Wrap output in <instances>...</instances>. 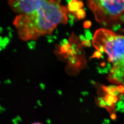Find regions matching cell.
I'll list each match as a JSON object with an SVG mask.
<instances>
[{"label":"cell","instance_id":"8992f818","mask_svg":"<svg viewBox=\"0 0 124 124\" xmlns=\"http://www.w3.org/2000/svg\"><path fill=\"white\" fill-rule=\"evenodd\" d=\"M42 124L41 123H38V122H36V123H34L33 124Z\"/></svg>","mask_w":124,"mask_h":124},{"label":"cell","instance_id":"7a4b0ae2","mask_svg":"<svg viewBox=\"0 0 124 124\" xmlns=\"http://www.w3.org/2000/svg\"><path fill=\"white\" fill-rule=\"evenodd\" d=\"M93 44L97 52L94 58L102 59L99 71L108 75L115 84L124 82V36L101 28L95 32Z\"/></svg>","mask_w":124,"mask_h":124},{"label":"cell","instance_id":"277c9868","mask_svg":"<svg viewBox=\"0 0 124 124\" xmlns=\"http://www.w3.org/2000/svg\"><path fill=\"white\" fill-rule=\"evenodd\" d=\"M102 90L105 94L99 99L98 103L109 112L115 111L120 100H123L122 98L124 97L123 85L102 86Z\"/></svg>","mask_w":124,"mask_h":124},{"label":"cell","instance_id":"5b68a950","mask_svg":"<svg viewBox=\"0 0 124 124\" xmlns=\"http://www.w3.org/2000/svg\"><path fill=\"white\" fill-rule=\"evenodd\" d=\"M43 0H8V4L18 15L31 13L40 5Z\"/></svg>","mask_w":124,"mask_h":124},{"label":"cell","instance_id":"3957f363","mask_svg":"<svg viewBox=\"0 0 124 124\" xmlns=\"http://www.w3.org/2000/svg\"><path fill=\"white\" fill-rule=\"evenodd\" d=\"M87 4L102 25L112 26L124 22V0H87Z\"/></svg>","mask_w":124,"mask_h":124},{"label":"cell","instance_id":"6da1fadb","mask_svg":"<svg viewBox=\"0 0 124 124\" xmlns=\"http://www.w3.org/2000/svg\"><path fill=\"white\" fill-rule=\"evenodd\" d=\"M61 0H43L31 13L18 15L13 24L23 40H36L51 34L58 25L66 23L71 12Z\"/></svg>","mask_w":124,"mask_h":124}]
</instances>
